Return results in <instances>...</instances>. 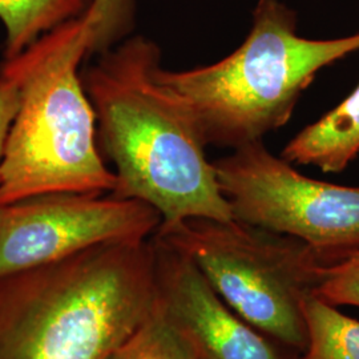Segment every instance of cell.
Returning <instances> with one entry per match:
<instances>
[{"instance_id": "cell-6", "label": "cell", "mask_w": 359, "mask_h": 359, "mask_svg": "<svg viewBox=\"0 0 359 359\" xmlns=\"http://www.w3.org/2000/svg\"><path fill=\"white\" fill-rule=\"evenodd\" d=\"M213 164L233 218L299 240L325 265L359 252V187L308 177L264 142Z\"/></svg>"}, {"instance_id": "cell-15", "label": "cell", "mask_w": 359, "mask_h": 359, "mask_svg": "<svg viewBox=\"0 0 359 359\" xmlns=\"http://www.w3.org/2000/svg\"><path fill=\"white\" fill-rule=\"evenodd\" d=\"M20 105V81L13 69L0 65V163L6 152V145L13 120Z\"/></svg>"}, {"instance_id": "cell-4", "label": "cell", "mask_w": 359, "mask_h": 359, "mask_svg": "<svg viewBox=\"0 0 359 359\" xmlns=\"http://www.w3.org/2000/svg\"><path fill=\"white\" fill-rule=\"evenodd\" d=\"M280 0H258L243 44L213 65L158 69L160 80L191 109L208 145L238 149L283 127L301 95L327 65L359 52V34L308 39Z\"/></svg>"}, {"instance_id": "cell-8", "label": "cell", "mask_w": 359, "mask_h": 359, "mask_svg": "<svg viewBox=\"0 0 359 359\" xmlns=\"http://www.w3.org/2000/svg\"><path fill=\"white\" fill-rule=\"evenodd\" d=\"M156 304L197 359H294L229 306L192 257L154 234Z\"/></svg>"}, {"instance_id": "cell-9", "label": "cell", "mask_w": 359, "mask_h": 359, "mask_svg": "<svg viewBox=\"0 0 359 359\" xmlns=\"http://www.w3.org/2000/svg\"><path fill=\"white\" fill-rule=\"evenodd\" d=\"M281 156L323 173L345 170L359 156V84L332 111L298 132Z\"/></svg>"}, {"instance_id": "cell-7", "label": "cell", "mask_w": 359, "mask_h": 359, "mask_svg": "<svg viewBox=\"0 0 359 359\" xmlns=\"http://www.w3.org/2000/svg\"><path fill=\"white\" fill-rule=\"evenodd\" d=\"M161 225L152 206L111 193H50L0 205V277L97 245L149 240Z\"/></svg>"}, {"instance_id": "cell-3", "label": "cell", "mask_w": 359, "mask_h": 359, "mask_svg": "<svg viewBox=\"0 0 359 359\" xmlns=\"http://www.w3.org/2000/svg\"><path fill=\"white\" fill-rule=\"evenodd\" d=\"M90 59L86 15L4 59L19 77L20 105L0 163V205L50 193H112L114 170L80 65Z\"/></svg>"}, {"instance_id": "cell-5", "label": "cell", "mask_w": 359, "mask_h": 359, "mask_svg": "<svg viewBox=\"0 0 359 359\" xmlns=\"http://www.w3.org/2000/svg\"><path fill=\"white\" fill-rule=\"evenodd\" d=\"M192 257L224 301L281 346L308 344L302 305L321 283V259L308 245L236 218H191L154 233Z\"/></svg>"}, {"instance_id": "cell-1", "label": "cell", "mask_w": 359, "mask_h": 359, "mask_svg": "<svg viewBox=\"0 0 359 359\" xmlns=\"http://www.w3.org/2000/svg\"><path fill=\"white\" fill-rule=\"evenodd\" d=\"M161 65V48L139 35L81 72L99 149L115 165L111 194L152 206L161 216L158 229L191 218L231 219L203 132L187 104L160 80Z\"/></svg>"}, {"instance_id": "cell-11", "label": "cell", "mask_w": 359, "mask_h": 359, "mask_svg": "<svg viewBox=\"0 0 359 359\" xmlns=\"http://www.w3.org/2000/svg\"><path fill=\"white\" fill-rule=\"evenodd\" d=\"M308 344L294 359H359V321L310 294L302 305Z\"/></svg>"}, {"instance_id": "cell-12", "label": "cell", "mask_w": 359, "mask_h": 359, "mask_svg": "<svg viewBox=\"0 0 359 359\" xmlns=\"http://www.w3.org/2000/svg\"><path fill=\"white\" fill-rule=\"evenodd\" d=\"M112 359H197L154 304L151 316L118 348Z\"/></svg>"}, {"instance_id": "cell-14", "label": "cell", "mask_w": 359, "mask_h": 359, "mask_svg": "<svg viewBox=\"0 0 359 359\" xmlns=\"http://www.w3.org/2000/svg\"><path fill=\"white\" fill-rule=\"evenodd\" d=\"M316 294L334 306L359 308V252L326 265Z\"/></svg>"}, {"instance_id": "cell-2", "label": "cell", "mask_w": 359, "mask_h": 359, "mask_svg": "<svg viewBox=\"0 0 359 359\" xmlns=\"http://www.w3.org/2000/svg\"><path fill=\"white\" fill-rule=\"evenodd\" d=\"M156 304L151 238L0 277V359H112Z\"/></svg>"}, {"instance_id": "cell-10", "label": "cell", "mask_w": 359, "mask_h": 359, "mask_svg": "<svg viewBox=\"0 0 359 359\" xmlns=\"http://www.w3.org/2000/svg\"><path fill=\"white\" fill-rule=\"evenodd\" d=\"M93 0H0L6 29L4 59L25 51L57 27L83 18Z\"/></svg>"}, {"instance_id": "cell-13", "label": "cell", "mask_w": 359, "mask_h": 359, "mask_svg": "<svg viewBox=\"0 0 359 359\" xmlns=\"http://www.w3.org/2000/svg\"><path fill=\"white\" fill-rule=\"evenodd\" d=\"M135 0H93L86 13L90 22V57L128 38L135 25Z\"/></svg>"}]
</instances>
